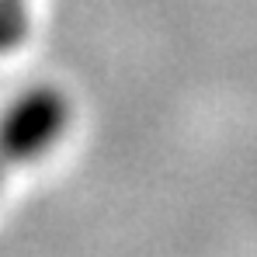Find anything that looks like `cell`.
<instances>
[{
  "mask_svg": "<svg viewBox=\"0 0 257 257\" xmlns=\"http://www.w3.org/2000/svg\"><path fill=\"white\" fill-rule=\"evenodd\" d=\"M70 125V101L56 87H32L0 115V164L11 171L42 157Z\"/></svg>",
  "mask_w": 257,
  "mask_h": 257,
  "instance_id": "1",
  "label": "cell"
},
{
  "mask_svg": "<svg viewBox=\"0 0 257 257\" xmlns=\"http://www.w3.org/2000/svg\"><path fill=\"white\" fill-rule=\"evenodd\" d=\"M28 35V7L25 0H0V52L14 49Z\"/></svg>",
  "mask_w": 257,
  "mask_h": 257,
  "instance_id": "2",
  "label": "cell"
},
{
  "mask_svg": "<svg viewBox=\"0 0 257 257\" xmlns=\"http://www.w3.org/2000/svg\"><path fill=\"white\" fill-rule=\"evenodd\" d=\"M4 171H7V167H4V164H0V177H4Z\"/></svg>",
  "mask_w": 257,
  "mask_h": 257,
  "instance_id": "3",
  "label": "cell"
}]
</instances>
